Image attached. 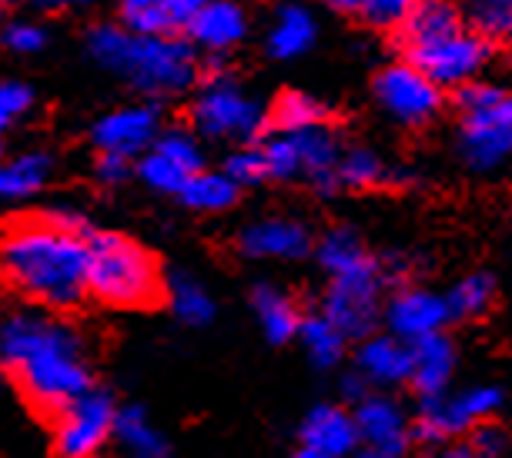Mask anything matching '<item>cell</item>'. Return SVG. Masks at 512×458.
Masks as SVG:
<instances>
[{
    "mask_svg": "<svg viewBox=\"0 0 512 458\" xmlns=\"http://www.w3.org/2000/svg\"><path fill=\"white\" fill-rule=\"evenodd\" d=\"M405 51H409V64L419 67L432 84L459 87L472 81L496 57V44L472 31H456L449 37H439V41L405 47Z\"/></svg>",
    "mask_w": 512,
    "mask_h": 458,
    "instance_id": "obj_9",
    "label": "cell"
},
{
    "mask_svg": "<svg viewBox=\"0 0 512 458\" xmlns=\"http://www.w3.org/2000/svg\"><path fill=\"white\" fill-rule=\"evenodd\" d=\"M335 178H338V188L365 191V188H379V184L392 181L395 171L375 151H369V148H352V151L338 154Z\"/></svg>",
    "mask_w": 512,
    "mask_h": 458,
    "instance_id": "obj_28",
    "label": "cell"
},
{
    "mask_svg": "<svg viewBox=\"0 0 512 458\" xmlns=\"http://www.w3.org/2000/svg\"><path fill=\"white\" fill-rule=\"evenodd\" d=\"M466 445H469L472 458H502L509 448V438L499 425H492V418H489V422H479L469 428Z\"/></svg>",
    "mask_w": 512,
    "mask_h": 458,
    "instance_id": "obj_40",
    "label": "cell"
},
{
    "mask_svg": "<svg viewBox=\"0 0 512 458\" xmlns=\"http://www.w3.org/2000/svg\"><path fill=\"white\" fill-rule=\"evenodd\" d=\"M114 442H118L124 458H171V442L164 438L161 428L151 425L144 408H118L114 418Z\"/></svg>",
    "mask_w": 512,
    "mask_h": 458,
    "instance_id": "obj_21",
    "label": "cell"
},
{
    "mask_svg": "<svg viewBox=\"0 0 512 458\" xmlns=\"http://www.w3.org/2000/svg\"><path fill=\"white\" fill-rule=\"evenodd\" d=\"M0 4H4V0H0Z\"/></svg>",
    "mask_w": 512,
    "mask_h": 458,
    "instance_id": "obj_54",
    "label": "cell"
},
{
    "mask_svg": "<svg viewBox=\"0 0 512 458\" xmlns=\"http://www.w3.org/2000/svg\"><path fill=\"white\" fill-rule=\"evenodd\" d=\"M292 458H332V455H325V452H315V448L302 445V448H298V452H295Z\"/></svg>",
    "mask_w": 512,
    "mask_h": 458,
    "instance_id": "obj_51",
    "label": "cell"
},
{
    "mask_svg": "<svg viewBox=\"0 0 512 458\" xmlns=\"http://www.w3.org/2000/svg\"><path fill=\"white\" fill-rule=\"evenodd\" d=\"M409 368H412L409 341L395 335H365L359 352H355V372L369 385L379 388L409 382Z\"/></svg>",
    "mask_w": 512,
    "mask_h": 458,
    "instance_id": "obj_17",
    "label": "cell"
},
{
    "mask_svg": "<svg viewBox=\"0 0 512 458\" xmlns=\"http://www.w3.org/2000/svg\"><path fill=\"white\" fill-rule=\"evenodd\" d=\"M151 148L164 154V158H171L175 164H181V168L191 174L201 171V164H205V151H201L195 134H188V131H164L154 138Z\"/></svg>",
    "mask_w": 512,
    "mask_h": 458,
    "instance_id": "obj_36",
    "label": "cell"
},
{
    "mask_svg": "<svg viewBox=\"0 0 512 458\" xmlns=\"http://www.w3.org/2000/svg\"><path fill=\"white\" fill-rule=\"evenodd\" d=\"M88 295L114 308H148L161 298L158 261L138 241L111 231H91Z\"/></svg>",
    "mask_w": 512,
    "mask_h": 458,
    "instance_id": "obj_4",
    "label": "cell"
},
{
    "mask_svg": "<svg viewBox=\"0 0 512 458\" xmlns=\"http://www.w3.org/2000/svg\"><path fill=\"white\" fill-rule=\"evenodd\" d=\"M51 154L31 151L21 154L14 161H0V198H31L44 188V181L51 178Z\"/></svg>",
    "mask_w": 512,
    "mask_h": 458,
    "instance_id": "obj_26",
    "label": "cell"
},
{
    "mask_svg": "<svg viewBox=\"0 0 512 458\" xmlns=\"http://www.w3.org/2000/svg\"><path fill=\"white\" fill-rule=\"evenodd\" d=\"M94 174H98L101 184H124V181L131 178V158H124V154L101 151L98 164H94Z\"/></svg>",
    "mask_w": 512,
    "mask_h": 458,
    "instance_id": "obj_44",
    "label": "cell"
},
{
    "mask_svg": "<svg viewBox=\"0 0 512 458\" xmlns=\"http://www.w3.org/2000/svg\"><path fill=\"white\" fill-rule=\"evenodd\" d=\"M352 418H355V432H359V445H355L352 458H405L409 455L412 422L392 395L369 392L355 402Z\"/></svg>",
    "mask_w": 512,
    "mask_h": 458,
    "instance_id": "obj_10",
    "label": "cell"
},
{
    "mask_svg": "<svg viewBox=\"0 0 512 458\" xmlns=\"http://www.w3.org/2000/svg\"><path fill=\"white\" fill-rule=\"evenodd\" d=\"M205 0H164V14H168L171 31H188L191 17H195Z\"/></svg>",
    "mask_w": 512,
    "mask_h": 458,
    "instance_id": "obj_45",
    "label": "cell"
},
{
    "mask_svg": "<svg viewBox=\"0 0 512 458\" xmlns=\"http://www.w3.org/2000/svg\"><path fill=\"white\" fill-rule=\"evenodd\" d=\"M476 4H512V0H476Z\"/></svg>",
    "mask_w": 512,
    "mask_h": 458,
    "instance_id": "obj_52",
    "label": "cell"
},
{
    "mask_svg": "<svg viewBox=\"0 0 512 458\" xmlns=\"http://www.w3.org/2000/svg\"><path fill=\"white\" fill-rule=\"evenodd\" d=\"M506 91H502L499 84H489V81H466L459 84L456 91V104L459 111H476V107H489V104H499L506 101Z\"/></svg>",
    "mask_w": 512,
    "mask_h": 458,
    "instance_id": "obj_42",
    "label": "cell"
},
{
    "mask_svg": "<svg viewBox=\"0 0 512 458\" xmlns=\"http://www.w3.org/2000/svg\"><path fill=\"white\" fill-rule=\"evenodd\" d=\"M415 0H362L359 14L375 27H399Z\"/></svg>",
    "mask_w": 512,
    "mask_h": 458,
    "instance_id": "obj_41",
    "label": "cell"
},
{
    "mask_svg": "<svg viewBox=\"0 0 512 458\" xmlns=\"http://www.w3.org/2000/svg\"><path fill=\"white\" fill-rule=\"evenodd\" d=\"M0 154H4V144H0Z\"/></svg>",
    "mask_w": 512,
    "mask_h": 458,
    "instance_id": "obj_53",
    "label": "cell"
},
{
    "mask_svg": "<svg viewBox=\"0 0 512 458\" xmlns=\"http://www.w3.org/2000/svg\"><path fill=\"white\" fill-rule=\"evenodd\" d=\"M168 301H171V311L178 315V321H185V325L201 328V325H208V321H215V301H211L208 291L188 275L171 278Z\"/></svg>",
    "mask_w": 512,
    "mask_h": 458,
    "instance_id": "obj_31",
    "label": "cell"
},
{
    "mask_svg": "<svg viewBox=\"0 0 512 458\" xmlns=\"http://www.w3.org/2000/svg\"><path fill=\"white\" fill-rule=\"evenodd\" d=\"M118 7L131 34H144V37L175 34L168 24V14H164V0H118Z\"/></svg>",
    "mask_w": 512,
    "mask_h": 458,
    "instance_id": "obj_33",
    "label": "cell"
},
{
    "mask_svg": "<svg viewBox=\"0 0 512 458\" xmlns=\"http://www.w3.org/2000/svg\"><path fill=\"white\" fill-rule=\"evenodd\" d=\"M4 44L11 47V51H17V54H37V51H44V47H47V31L41 24H27V21L11 24L4 31Z\"/></svg>",
    "mask_w": 512,
    "mask_h": 458,
    "instance_id": "obj_43",
    "label": "cell"
},
{
    "mask_svg": "<svg viewBox=\"0 0 512 458\" xmlns=\"http://www.w3.org/2000/svg\"><path fill=\"white\" fill-rule=\"evenodd\" d=\"M44 221L54 224V228H61V231H71V235H84V238L91 235L88 218H84L81 211H74V208H54Z\"/></svg>",
    "mask_w": 512,
    "mask_h": 458,
    "instance_id": "obj_46",
    "label": "cell"
},
{
    "mask_svg": "<svg viewBox=\"0 0 512 458\" xmlns=\"http://www.w3.org/2000/svg\"><path fill=\"white\" fill-rule=\"evenodd\" d=\"M34 104V91L27 84L4 81L0 84V134L11 128L14 121H21Z\"/></svg>",
    "mask_w": 512,
    "mask_h": 458,
    "instance_id": "obj_39",
    "label": "cell"
},
{
    "mask_svg": "<svg viewBox=\"0 0 512 458\" xmlns=\"http://www.w3.org/2000/svg\"><path fill=\"white\" fill-rule=\"evenodd\" d=\"M315 255H318V265H322L332 278L372 261V255L362 245V238L355 235L352 228H332L328 235H322V241L315 245Z\"/></svg>",
    "mask_w": 512,
    "mask_h": 458,
    "instance_id": "obj_27",
    "label": "cell"
},
{
    "mask_svg": "<svg viewBox=\"0 0 512 458\" xmlns=\"http://www.w3.org/2000/svg\"><path fill=\"white\" fill-rule=\"evenodd\" d=\"M188 174L191 171H185L171 158H164V154H158L154 148H148V154H144L138 164V178L148 184L151 191H161V194H178L181 184L188 181Z\"/></svg>",
    "mask_w": 512,
    "mask_h": 458,
    "instance_id": "obj_34",
    "label": "cell"
},
{
    "mask_svg": "<svg viewBox=\"0 0 512 458\" xmlns=\"http://www.w3.org/2000/svg\"><path fill=\"white\" fill-rule=\"evenodd\" d=\"M251 308H255L258 325H262L265 338L272 341V345H285V341H292L298 335L302 315H298V305L282 288L258 285L255 295H251Z\"/></svg>",
    "mask_w": 512,
    "mask_h": 458,
    "instance_id": "obj_24",
    "label": "cell"
},
{
    "mask_svg": "<svg viewBox=\"0 0 512 458\" xmlns=\"http://www.w3.org/2000/svg\"><path fill=\"white\" fill-rule=\"evenodd\" d=\"M399 27L405 47L429 44L462 31V11L452 0H415L412 11L405 14V21Z\"/></svg>",
    "mask_w": 512,
    "mask_h": 458,
    "instance_id": "obj_22",
    "label": "cell"
},
{
    "mask_svg": "<svg viewBox=\"0 0 512 458\" xmlns=\"http://www.w3.org/2000/svg\"><path fill=\"white\" fill-rule=\"evenodd\" d=\"M298 338H302L308 358H312L318 368H335L338 362H342L345 341H349L325 315L302 318V325H298Z\"/></svg>",
    "mask_w": 512,
    "mask_h": 458,
    "instance_id": "obj_29",
    "label": "cell"
},
{
    "mask_svg": "<svg viewBox=\"0 0 512 458\" xmlns=\"http://www.w3.org/2000/svg\"><path fill=\"white\" fill-rule=\"evenodd\" d=\"M502 402H506V395H502L499 385H472L459 395L422 398L419 415L412 422V438L442 445L456 435H466L472 425L496 418L502 412Z\"/></svg>",
    "mask_w": 512,
    "mask_h": 458,
    "instance_id": "obj_6",
    "label": "cell"
},
{
    "mask_svg": "<svg viewBox=\"0 0 512 458\" xmlns=\"http://www.w3.org/2000/svg\"><path fill=\"white\" fill-rule=\"evenodd\" d=\"M466 17L469 21H462V24H469L472 34L486 37L492 44L509 37L512 31V4H476V0H472Z\"/></svg>",
    "mask_w": 512,
    "mask_h": 458,
    "instance_id": "obj_35",
    "label": "cell"
},
{
    "mask_svg": "<svg viewBox=\"0 0 512 458\" xmlns=\"http://www.w3.org/2000/svg\"><path fill=\"white\" fill-rule=\"evenodd\" d=\"M328 118V107L318 101L312 94L302 91H285L275 101L272 121L278 131H298V128H315V124H325Z\"/></svg>",
    "mask_w": 512,
    "mask_h": 458,
    "instance_id": "obj_32",
    "label": "cell"
},
{
    "mask_svg": "<svg viewBox=\"0 0 512 458\" xmlns=\"http://www.w3.org/2000/svg\"><path fill=\"white\" fill-rule=\"evenodd\" d=\"M369 382H365V378L359 375V372H352V375H345L342 378V395L349 398V402H359V398H365L369 395Z\"/></svg>",
    "mask_w": 512,
    "mask_h": 458,
    "instance_id": "obj_47",
    "label": "cell"
},
{
    "mask_svg": "<svg viewBox=\"0 0 512 458\" xmlns=\"http://www.w3.org/2000/svg\"><path fill=\"white\" fill-rule=\"evenodd\" d=\"M0 362L34 408L57 415L94 385L84 338L67 321L17 311L0 325Z\"/></svg>",
    "mask_w": 512,
    "mask_h": 458,
    "instance_id": "obj_1",
    "label": "cell"
},
{
    "mask_svg": "<svg viewBox=\"0 0 512 458\" xmlns=\"http://www.w3.org/2000/svg\"><path fill=\"white\" fill-rule=\"evenodd\" d=\"M238 251L245 258L262 261H298L312 251V231L292 218H262L251 221L248 228H241Z\"/></svg>",
    "mask_w": 512,
    "mask_h": 458,
    "instance_id": "obj_14",
    "label": "cell"
},
{
    "mask_svg": "<svg viewBox=\"0 0 512 458\" xmlns=\"http://www.w3.org/2000/svg\"><path fill=\"white\" fill-rule=\"evenodd\" d=\"M315 44V17L308 7L302 4H285L282 11L275 14V24L268 31V54L278 57V61H292V57H302L308 47Z\"/></svg>",
    "mask_w": 512,
    "mask_h": 458,
    "instance_id": "obj_23",
    "label": "cell"
},
{
    "mask_svg": "<svg viewBox=\"0 0 512 458\" xmlns=\"http://www.w3.org/2000/svg\"><path fill=\"white\" fill-rule=\"evenodd\" d=\"M262 154H265V171L268 178L275 181H288V178H298V154H295V144H292V134L288 131H278L275 138H268L262 144Z\"/></svg>",
    "mask_w": 512,
    "mask_h": 458,
    "instance_id": "obj_37",
    "label": "cell"
},
{
    "mask_svg": "<svg viewBox=\"0 0 512 458\" xmlns=\"http://www.w3.org/2000/svg\"><path fill=\"white\" fill-rule=\"evenodd\" d=\"M88 51L104 71L124 77L144 94H181L198 81L195 47L171 34L144 37L128 27H94L88 34Z\"/></svg>",
    "mask_w": 512,
    "mask_h": 458,
    "instance_id": "obj_3",
    "label": "cell"
},
{
    "mask_svg": "<svg viewBox=\"0 0 512 458\" xmlns=\"http://www.w3.org/2000/svg\"><path fill=\"white\" fill-rule=\"evenodd\" d=\"M188 34H191V41L198 47H205V51L225 54L235 44L245 41L248 17L235 0H205V7L191 17Z\"/></svg>",
    "mask_w": 512,
    "mask_h": 458,
    "instance_id": "obj_18",
    "label": "cell"
},
{
    "mask_svg": "<svg viewBox=\"0 0 512 458\" xmlns=\"http://www.w3.org/2000/svg\"><path fill=\"white\" fill-rule=\"evenodd\" d=\"M382 288H385V281H382L379 261L372 258L369 265L332 278V285H328L325 301H322V315L332 321L345 338L372 335L382 318Z\"/></svg>",
    "mask_w": 512,
    "mask_h": 458,
    "instance_id": "obj_7",
    "label": "cell"
},
{
    "mask_svg": "<svg viewBox=\"0 0 512 458\" xmlns=\"http://www.w3.org/2000/svg\"><path fill=\"white\" fill-rule=\"evenodd\" d=\"M37 7H44V11H54V7H67V4H91V0H34Z\"/></svg>",
    "mask_w": 512,
    "mask_h": 458,
    "instance_id": "obj_49",
    "label": "cell"
},
{
    "mask_svg": "<svg viewBox=\"0 0 512 458\" xmlns=\"http://www.w3.org/2000/svg\"><path fill=\"white\" fill-rule=\"evenodd\" d=\"M375 97H379L382 111L392 121L419 128L429 124L442 107V87L432 84L419 67H412L409 61L392 64L375 77Z\"/></svg>",
    "mask_w": 512,
    "mask_h": 458,
    "instance_id": "obj_11",
    "label": "cell"
},
{
    "mask_svg": "<svg viewBox=\"0 0 512 458\" xmlns=\"http://www.w3.org/2000/svg\"><path fill=\"white\" fill-rule=\"evenodd\" d=\"M292 134L295 154H298V171L312 181V188L318 194H335L338 191V178H335V164H338V138L325 124H315V128H298L288 131Z\"/></svg>",
    "mask_w": 512,
    "mask_h": 458,
    "instance_id": "obj_19",
    "label": "cell"
},
{
    "mask_svg": "<svg viewBox=\"0 0 512 458\" xmlns=\"http://www.w3.org/2000/svg\"><path fill=\"white\" fill-rule=\"evenodd\" d=\"M328 7H335V11H342V14H359L362 0H328Z\"/></svg>",
    "mask_w": 512,
    "mask_h": 458,
    "instance_id": "obj_48",
    "label": "cell"
},
{
    "mask_svg": "<svg viewBox=\"0 0 512 458\" xmlns=\"http://www.w3.org/2000/svg\"><path fill=\"white\" fill-rule=\"evenodd\" d=\"M0 275L54 311L88 298V238L47 221L17 224L0 238Z\"/></svg>",
    "mask_w": 512,
    "mask_h": 458,
    "instance_id": "obj_2",
    "label": "cell"
},
{
    "mask_svg": "<svg viewBox=\"0 0 512 458\" xmlns=\"http://www.w3.org/2000/svg\"><path fill=\"white\" fill-rule=\"evenodd\" d=\"M238 184L228 178L225 171H195L188 174V181L181 184L178 198L185 208L191 211H205V214H218V211H228L235 208L238 201Z\"/></svg>",
    "mask_w": 512,
    "mask_h": 458,
    "instance_id": "obj_25",
    "label": "cell"
},
{
    "mask_svg": "<svg viewBox=\"0 0 512 458\" xmlns=\"http://www.w3.org/2000/svg\"><path fill=\"white\" fill-rule=\"evenodd\" d=\"M158 134H161L158 104H134V107H121V111H111V114H104V118H98V124L91 128V141L98 151L134 158V154L148 151Z\"/></svg>",
    "mask_w": 512,
    "mask_h": 458,
    "instance_id": "obj_13",
    "label": "cell"
},
{
    "mask_svg": "<svg viewBox=\"0 0 512 458\" xmlns=\"http://www.w3.org/2000/svg\"><path fill=\"white\" fill-rule=\"evenodd\" d=\"M446 458H472V452H469V445H466V442H456V445H452L449 452H446Z\"/></svg>",
    "mask_w": 512,
    "mask_h": 458,
    "instance_id": "obj_50",
    "label": "cell"
},
{
    "mask_svg": "<svg viewBox=\"0 0 512 458\" xmlns=\"http://www.w3.org/2000/svg\"><path fill=\"white\" fill-rule=\"evenodd\" d=\"M409 352V385L419 392V398L446 395L452 375H456V345H452V338L442 335V331H432V335L409 341Z\"/></svg>",
    "mask_w": 512,
    "mask_h": 458,
    "instance_id": "obj_16",
    "label": "cell"
},
{
    "mask_svg": "<svg viewBox=\"0 0 512 458\" xmlns=\"http://www.w3.org/2000/svg\"><path fill=\"white\" fill-rule=\"evenodd\" d=\"M114 418H118L114 395L91 385L88 392L57 412L54 452L61 458H94L111 442Z\"/></svg>",
    "mask_w": 512,
    "mask_h": 458,
    "instance_id": "obj_8",
    "label": "cell"
},
{
    "mask_svg": "<svg viewBox=\"0 0 512 458\" xmlns=\"http://www.w3.org/2000/svg\"><path fill=\"white\" fill-rule=\"evenodd\" d=\"M385 321H389V331L395 338L415 341L432 335V331H442L452 318L446 295H436V291L425 288H402L385 308Z\"/></svg>",
    "mask_w": 512,
    "mask_h": 458,
    "instance_id": "obj_15",
    "label": "cell"
},
{
    "mask_svg": "<svg viewBox=\"0 0 512 458\" xmlns=\"http://www.w3.org/2000/svg\"><path fill=\"white\" fill-rule=\"evenodd\" d=\"M512 151V101L462 111L459 154L472 171H496Z\"/></svg>",
    "mask_w": 512,
    "mask_h": 458,
    "instance_id": "obj_12",
    "label": "cell"
},
{
    "mask_svg": "<svg viewBox=\"0 0 512 458\" xmlns=\"http://www.w3.org/2000/svg\"><path fill=\"white\" fill-rule=\"evenodd\" d=\"M298 435H302V445L332 455V458L352 455L355 445H359L355 418L349 408H342V405H315L312 412L305 415Z\"/></svg>",
    "mask_w": 512,
    "mask_h": 458,
    "instance_id": "obj_20",
    "label": "cell"
},
{
    "mask_svg": "<svg viewBox=\"0 0 512 458\" xmlns=\"http://www.w3.org/2000/svg\"><path fill=\"white\" fill-rule=\"evenodd\" d=\"M492 301H496V278H492L489 271L466 275L446 295L449 318H479L492 308Z\"/></svg>",
    "mask_w": 512,
    "mask_h": 458,
    "instance_id": "obj_30",
    "label": "cell"
},
{
    "mask_svg": "<svg viewBox=\"0 0 512 458\" xmlns=\"http://www.w3.org/2000/svg\"><path fill=\"white\" fill-rule=\"evenodd\" d=\"M198 134L215 141H251L265 128V107L231 81L228 71L211 74L191 104Z\"/></svg>",
    "mask_w": 512,
    "mask_h": 458,
    "instance_id": "obj_5",
    "label": "cell"
},
{
    "mask_svg": "<svg viewBox=\"0 0 512 458\" xmlns=\"http://www.w3.org/2000/svg\"><path fill=\"white\" fill-rule=\"evenodd\" d=\"M225 174L238 184V188H251V184H262L268 178L262 148H241L235 154H228Z\"/></svg>",
    "mask_w": 512,
    "mask_h": 458,
    "instance_id": "obj_38",
    "label": "cell"
}]
</instances>
